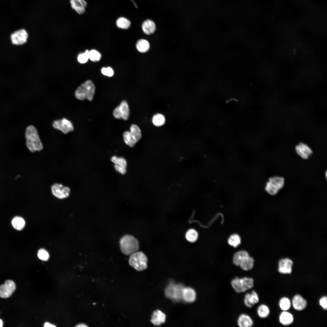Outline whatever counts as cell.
<instances>
[{"mask_svg": "<svg viewBox=\"0 0 327 327\" xmlns=\"http://www.w3.org/2000/svg\"><path fill=\"white\" fill-rule=\"evenodd\" d=\"M280 323L284 326H288L293 322L294 319L293 315L287 311H283L279 316Z\"/></svg>", "mask_w": 327, "mask_h": 327, "instance_id": "21", "label": "cell"}, {"mask_svg": "<svg viewBox=\"0 0 327 327\" xmlns=\"http://www.w3.org/2000/svg\"><path fill=\"white\" fill-rule=\"evenodd\" d=\"M231 284L236 292L241 293L252 289L254 286V281L252 278L250 277H236L231 281Z\"/></svg>", "mask_w": 327, "mask_h": 327, "instance_id": "5", "label": "cell"}, {"mask_svg": "<svg viewBox=\"0 0 327 327\" xmlns=\"http://www.w3.org/2000/svg\"><path fill=\"white\" fill-rule=\"evenodd\" d=\"M179 186L177 185H174L171 187L170 189L171 191L174 193H177L180 190Z\"/></svg>", "mask_w": 327, "mask_h": 327, "instance_id": "39", "label": "cell"}, {"mask_svg": "<svg viewBox=\"0 0 327 327\" xmlns=\"http://www.w3.org/2000/svg\"><path fill=\"white\" fill-rule=\"evenodd\" d=\"M52 125L54 129L60 130L64 134H67L74 130L72 122L65 118L54 121Z\"/></svg>", "mask_w": 327, "mask_h": 327, "instance_id": "8", "label": "cell"}, {"mask_svg": "<svg viewBox=\"0 0 327 327\" xmlns=\"http://www.w3.org/2000/svg\"><path fill=\"white\" fill-rule=\"evenodd\" d=\"M228 242L230 245L233 247H236L241 243L240 238L237 234H233L229 237Z\"/></svg>", "mask_w": 327, "mask_h": 327, "instance_id": "33", "label": "cell"}, {"mask_svg": "<svg viewBox=\"0 0 327 327\" xmlns=\"http://www.w3.org/2000/svg\"><path fill=\"white\" fill-rule=\"evenodd\" d=\"M165 121L164 116L160 114H155L152 118V122L156 126L159 127L163 125L164 124Z\"/></svg>", "mask_w": 327, "mask_h": 327, "instance_id": "32", "label": "cell"}, {"mask_svg": "<svg viewBox=\"0 0 327 327\" xmlns=\"http://www.w3.org/2000/svg\"><path fill=\"white\" fill-rule=\"evenodd\" d=\"M259 296L257 293L253 290L250 293H247L245 296L244 301L245 305L251 308L259 301Z\"/></svg>", "mask_w": 327, "mask_h": 327, "instance_id": "17", "label": "cell"}, {"mask_svg": "<svg viewBox=\"0 0 327 327\" xmlns=\"http://www.w3.org/2000/svg\"><path fill=\"white\" fill-rule=\"evenodd\" d=\"M123 136L125 143L130 147H133L140 139L142 137L141 130L135 124H132L129 131L124 132Z\"/></svg>", "mask_w": 327, "mask_h": 327, "instance_id": "6", "label": "cell"}, {"mask_svg": "<svg viewBox=\"0 0 327 327\" xmlns=\"http://www.w3.org/2000/svg\"><path fill=\"white\" fill-rule=\"evenodd\" d=\"M101 57V54L95 49H92L89 51V58L92 61L97 62L100 60Z\"/></svg>", "mask_w": 327, "mask_h": 327, "instance_id": "34", "label": "cell"}, {"mask_svg": "<svg viewBox=\"0 0 327 327\" xmlns=\"http://www.w3.org/2000/svg\"><path fill=\"white\" fill-rule=\"evenodd\" d=\"M95 91V86L90 80L86 81L78 86L75 91V96L78 100L84 101L87 99L92 101Z\"/></svg>", "mask_w": 327, "mask_h": 327, "instance_id": "2", "label": "cell"}, {"mask_svg": "<svg viewBox=\"0 0 327 327\" xmlns=\"http://www.w3.org/2000/svg\"><path fill=\"white\" fill-rule=\"evenodd\" d=\"M101 71L103 75L108 77H112L113 75L114 74V71L113 69L111 67H109L107 68H101Z\"/></svg>", "mask_w": 327, "mask_h": 327, "instance_id": "37", "label": "cell"}, {"mask_svg": "<svg viewBox=\"0 0 327 327\" xmlns=\"http://www.w3.org/2000/svg\"><path fill=\"white\" fill-rule=\"evenodd\" d=\"M237 323L240 327H251L253 325V322L251 318L245 314H242L239 316Z\"/></svg>", "mask_w": 327, "mask_h": 327, "instance_id": "22", "label": "cell"}, {"mask_svg": "<svg viewBox=\"0 0 327 327\" xmlns=\"http://www.w3.org/2000/svg\"><path fill=\"white\" fill-rule=\"evenodd\" d=\"M148 259L141 251H137L130 255L129 259V265L138 271H142L147 267Z\"/></svg>", "mask_w": 327, "mask_h": 327, "instance_id": "4", "label": "cell"}, {"mask_svg": "<svg viewBox=\"0 0 327 327\" xmlns=\"http://www.w3.org/2000/svg\"><path fill=\"white\" fill-rule=\"evenodd\" d=\"M113 114L116 119L127 120L130 115V109L127 101L125 100L122 101L114 110Z\"/></svg>", "mask_w": 327, "mask_h": 327, "instance_id": "9", "label": "cell"}, {"mask_svg": "<svg viewBox=\"0 0 327 327\" xmlns=\"http://www.w3.org/2000/svg\"><path fill=\"white\" fill-rule=\"evenodd\" d=\"M325 175H326V178L327 177V171H326V172H325Z\"/></svg>", "mask_w": 327, "mask_h": 327, "instance_id": "44", "label": "cell"}, {"mask_svg": "<svg viewBox=\"0 0 327 327\" xmlns=\"http://www.w3.org/2000/svg\"><path fill=\"white\" fill-rule=\"evenodd\" d=\"M44 327H55V326L51 324L49 322H46L45 324L44 325Z\"/></svg>", "mask_w": 327, "mask_h": 327, "instance_id": "41", "label": "cell"}, {"mask_svg": "<svg viewBox=\"0 0 327 327\" xmlns=\"http://www.w3.org/2000/svg\"><path fill=\"white\" fill-rule=\"evenodd\" d=\"M295 149L297 153L304 159H308L313 153L310 147L303 143H300L296 145Z\"/></svg>", "mask_w": 327, "mask_h": 327, "instance_id": "15", "label": "cell"}, {"mask_svg": "<svg viewBox=\"0 0 327 327\" xmlns=\"http://www.w3.org/2000/svg\"><path fill=\"white\" fill-rule=\"evenodd\" d=\"M182 296L184 300L187 302L191 303L194 302L196 299V294L193 288L186 287L182 291Z\"/></svg>", "mask_w": 327, "mask_h": 327, "instance_id": "19", "label": "cell"}, {"mask_svg": "<svg viewBox=\"0 0 327 327\" xmlns=\"http://www.w3.org/2000/svg\"><path fill=\"white\" fill-rule=\"evenodd\" d=\"M198 234L197 232L193 229L188 230L185 234V237L187 240L190 242L194 243L198 239Z\"/></svg>", "mask_w": 327, "mask_h": 327, "instance_id": "30", "label": "cell"}, {"mask_svg": "<svg viewBox=\"0 0 327 327\" xmlns=\"http://www.w3.org/2000/svg\"><path fill=\"white\" fill-rule=\"evenodd\" d=\"M249 256L248 252L245 250L237 252L233 256V263L236 266H239L240 263Z\"/></svg>", "mask_w": 327, "mask_h": 327, "instance_id": "24", "label": "cell"}, {"mask_svg": "<svg viewBox=\"0 0 327 327\" xmlns=\"http://www.w3.org/2000/svg\"><path fill=\"white\" fill-rule=\"evenodd\" d=\"M76 327H87L88 326L83 323H81L78 324L76 326Z\"/></svg>", "mask_w": 327, "mask_h": 327, "instance_id": "42", "label": "cell"}, {"mask_svg": "<svg viewBox=\"0 0 327 327\" xmlns=\"http://www.w3.org/2000/svg\"><path fill=\"white\" fill-rule=\"evenodd\" d=\"M89 51L87 50L84 52L80 54L77 58L78 61L82 64L87 62L89 59Z\"/></svg>", "mask_w": 327, "mask_h": 327, "instance_id": "35", "label": "cell"}, {"mask_svg": "<svg viewBox=\"0 0 327 327\" xmlns=\"http://www.w3.org/2000/svg\"><path fill=\"white\" fill-rule=\"evenodd\" d=\"M26 145L31 152L39 151L43 148V145L40 140L37 130L33 126H28L25 132Z\"/></svg>", "mask_w": 327, "mask_h": 327, "instance_id": "1", "label": "cell"}, {"mask_svg": "<svg viewBox=\"0 0 327 327\" xmlns=\"http://www.w3.org/2000/svg\"><path fill=\"white\" fill-rule=\"evenodd\" d=\"M119 244L122 252L126 255H130L139 249L138 240L131 235L126 234L123 236L120 240Z\"/></svg>", "mask_w": 327, "mask_h": 327, "instance_id": "3", "label": "cell"}, {"mask_svg": "<svg viewBox=\"0 0 327 327\" xmlns=\"http://www.w3.org/2000/svg\"><path fill=\"white\" fill-rule=\"evenodd\" d=\"M111 160L114 164V167L117 171L122 174L126 173L127 162L124 157L114 156L111 157Z\"/></svg>", "mask_w": 327, "mask_h": 327, "instance_id": "14", "label": "cell"}, {"mask_svg": "<svg viewBox=\"0 0 327 327\" xmlns=\"http://www.w3.org/2000/svg\"><path fill=\"white\" fill-rule=\"evenodd\" d=\"M270 310L268 306L264 304L260 305L257 309V312L258 316L262 319L267 318L270 314Z\"/></svg>", "mask_w": 327, "mask_h": 327, "instance_id": "28", "label": "cell"}, {"mask_svg": "<svg viewBox=\"0 0 327 327\" xmlns=\"http://www.w3.org/2000/svg\"><path fill=\"white\" fill-rule=\"evenodd\" d=\"M28 37V33L24 29H21L12 33L11 35V39L13 44L21 45L26 42Z\"/></svg>", "mask_w": 327, "mask_h": 327, "instance_id": "12", "label": "cell"}, {"mask_svg": "<svg viewBox=\"0 0 327 327\" xmlns=\"http://www.w3.org/2000/svg\"><path fill=\"white\" fill-rule=\"evenodd\" d=\"M117 27L122 29H127L130 26V21L124 17H121L118 18L116 21Z\"/></svg>", "mask_w": 327, "mask_h": 327, "instance_id": "31", "label": "cell"}, {"mask_svg": "<svg viewBox=\"0 0 327 327\" xmlns=\"http://www.w3.org/2000/svg\"><path fill=\"white\" fill-rule=\"evenodd\" d=\"M181 162L182 167H184V168H186V167L187 168L188 167L189 164L187 161L184 160L183 161H182Z\"/></svg>", "mask_w": 327, "mask_h": 327, "instance_id": "40", "label": "cell"}, {"mask_svg": "<svg viewBox=\"0 0 327 327\" xmlns=\"http://www.w3.org/2000/svg\"><path fill=\"white\" fill-rule=\"evenodd\" d=\"M292 305L295 310L298 311H301L305 309L307 307V302L302 296L297 294L293 297Z\"/></svg>", "mask_w": 327, "mask_h": 327, "instance_id": "16", "label": "cell"}, {"mask_svg": "<svg viewBox=\"0 0 327 327\" xmlns=\"http://www.w3.org/2000/svg\"><path fill=\"white\" fill-rule=\"evenodd\" d=\"M3 322L0 319V327H2L3 326Z\"/></svg>", "mask_w": 327, "mask_h": 327, "instance_id": "43", "label": "cell"}, {"mask_svg": "<svg viewBox=\"0 0 327 327\" xmlns=\"http://www.w3.org/2000/svg\"><path fill=\"white\" fill-rule=\"evenodd\" d=\"M254 264L253 258L249 256L240 263L239 266L243 270L248 271L252 269L254 267Z\"/></svg>", "mask_w": 327, "mask_h": 327, "instance_id": "26", "label": "cell"}, {"mask_svg": "<svg viewBox=\"0 0 327 327\" xmlns=\"http://www.w3.org/2000/svg\"><path fill=\"white\" fill-rule=\"evenodd\" d=\"M165 314L159 310L154 311L151 316L150 321L155 326H159L164 324L166 321Z\"/></svg>", "mask_w": 327, "mask_h": 327, "instance_id": "18", "label": "cell"}, {"mask_svg": "<svg viewBox=\"0 0 327 327\" xmlns=\"http://www.w3.org/2000/svg\"><path fill=\"white\" fill-rule=\"evenodd\" d=\"M70 2L72 8L79 14L85 12L87 3L84 0H70Z\"/></svg>", "mask_w": 327, "mask_h": 327, "instance_id": "20", "label": "cell"}, {"mask_svg": "<svg viewBox=\"0 0 327 327\" xmlns=\"http://www.w3.org/2000/svg\"><path fill=\"white\" fill-rule=\"evenodd\" d=\"M293 265V262L290 258H281L278 261V271L281 274H290L292 272Z\"/></svg>", "mask_w": 327, "mask_h": 327, "instance_id": "13", "label": "cell"}, {"mask_svg": "<svg viewBox=\"0 0 327 327\" xmlns=\"http://www.w3.org/2000/svg\"><path fill=\"white\" fill-rule=\"evenodd\" d=\"M51 190L54 197L61 199L67 198L69 196L71 191L69 187L58 183L53 184L51 187Z\"/></svg>", "mask_w": 327, "mask_h": 327, "instance_id": "10", "label": "cell"}, {"mask_svg": "<svg viewBox=\"0 0 327 327\" xmlns=\"http://www.w3.org/2000/svg\"><path fill=\"white\" fill-rule=\"evenodd\" d=\"M136 47L137 50L142 53L147 52L150 49V45L149 42L144 39H140L138 40L136 44Z\"/></svg>", "mask_w": 327, "mask_h": 327, "instance_id": "27", "label": "cell"}, {"mask_svg": "<svg viewBox=\"0 0 327 327\" xmlns=\"http://www.w3.org/2000/svg\"><path fill=\"white\" fill-rule=\"evenodd\" d=\"M16 289L15 282L11 280H6L4 284L0 285V297L7 298L10 297Z\"/></svg>", "mask_w": 327, "mask_h": 327, "instance_id": "11", "label": "cell"}, {"mask_svg": "<svg viewBox=\"0 0 327 327\" xmlns=\"http://www.w3.org/2000/svg\"><path fill=\"white\" fill-rule=\"evenodd\" d=\"M279 305L283 311H288L290 308L292 303L289 299L286 297H282L279 300Z\"/></svg>", "mask_w": 327, "mask_h": 327, "instance_id": "29", "label": "cell"}, {"mask_svg": "<svg viewBox=\"0 0 327 327\" xmlns=\"http://www.w3.org/2000/svg\"><path fill=\"white\" fill-rule=\"evenodd\" d=\"M320 306L324 310L327 309V297L323 296L320 298L319 300Z\"/></svg>", "mask_w": 327, "mask_h": 327, "instance_id": "38", "label": "cell"}, {"mask_svg": "<svg viewBox=\"0 0 327 327\" xmlns=\"http://www.w3.org/2000/svg\"><path fill=\"white\" fill-rule=\"evenodd\" d=\"M11 223L14 228L18 230H22L25 226L24 220L19 216H16L14 217L12 220Z\"/></svg>", "mask_w": 327, "mask_h": 327, "instance_id": "25", "label": "cell"}, {"mask_svg": "<svg viewBox=\"0 0 327 327\" xmlns=\"http://www.w3.org/2000/svg\"><path fill=\"white\" fill-rule=\"evenodd\" d=\"M142 28L144 33L147 35L153 34L155 31L156 26L155 23L150 19L144 21L142 25Z\"/></svg>", "mask_w": 327, "mask_h": 327, "instance_id": "23", "label": "cell"}, {"mask_svg": "<svg viewBox=\"0 0 327 327\" xmlns=\"http://www.w3.org/2000/svg\"><path fill=\"white\" fill-rule=\"evenodd\" d=\"M284 185V179L282 177L275 176L270 177L266 182L265 190L269 195H276Z\"/></svg>", "mask_w": 327, "mask_h": 327, "instance_id": "7", "label": "cell"}, {"mask_svg": "<svg viewBox=\"0 0 327 327\" xmlns=\"http://www.w3.org/2000/svg\"><path fill=\"white\" fill-rule=\"evenodd\" d=\"M38 256L40 259L44 261L47 260L49 256L48 252L43 249H40L38 250Z\"/></svg>", "mask_w": 327, "mask_h": 327, "instance_id": "36", "label": "cell"}]
</instances>
